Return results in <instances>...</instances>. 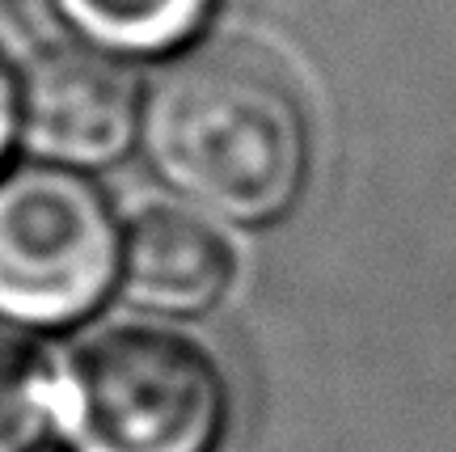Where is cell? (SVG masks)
Masks as SVG:
<instances>
[{
	"mask_svg": "<svg viewBox=\"0 0 456 452\" xmlns=\"http://www.w3.org/2000/svg\"><path fill=\"white\" fill-rule=\"evenodd\" d=\"M140 127L152 169L232 225L283 216L309 169L305 106L283 68L254 47L182 55L152 85Z\"/></svg>",
	"mask_w": 456,
	"mask_h": 452,
	"instance_id": "obj_1",
	"label": "cell"
},
{
	"mask_svg": "<svg viewBox=\"0 0 456 452\" xmlns=\"http://www.w3.org/2000/svg\"><path fill=\"white\" fill-rule=\"evenodd\" d=\"M55 419V359L0 334V452H34Z\"/></svg>",
	"mask_w": 456,
	"mask_h": 452,
	"instance_id": "obj_7",
	"label": "cell"
},
{
	"mask_svg": "<svg viewBox=\"0 0 456 452\" xmlns=\"http://www.w3.org/2000/svg\"><path fill=\"white\" fill-rule=\"evenodd\" d=\"M13 114H17V97H13V77L0 60V157L9 148V136H13Z\"/></svg>",
	"mask_w": 456,
	"mask_h": 452,
	"instance_id": "obj_8",
	"label": "cell"
},
{
	"mask_svg": "<svg viewBox=\"0 0 456 452\" xmlns=\"http://www.w3.org/2000/svg\"><path fill=\"white\" fill-rule=\"evenodd\" d=\"M237 259L208 220L178 208H152L123 233L118 288L135 308L161 317H199L232 284Z\"/></svg>",
	"mask_w": 456,
	"mask_h": 452,
	"instance_id": "obj_5",
	"label": "cell"
},
{
	"mask_svg": "<svg viewBox=\"0 0 456 452\" xmlns=\"http://www.w3.org/2000/svg\"><path fill=\"white\" fill-rule=\"evenodd\" d=\"M140 123L135 81L94 47H51L26 72L21 131L55 165H110Z\"/></svg>",
	"mask_w": 456,
	"mask_h": 452,
	"instance_id": "obj_4",
	"label": "cell"
},
{
	"mask_svg": "<svg viewBox=\"0 0 456 452\" xmlns=\"http://www.w3.org/2000/svg\"><path fill=\"white\" fill-rule=\"evenodd\" d=\"M228 389L208 347L148 322H110L55 359L51 436L64 452H216Z\"/></svg>",
	"mask_w": 456,
	"mask_h": 452,
	"instance_id": "obj_2",
	"label": "cell"
},
{
	"mask_svg": "<svg viewBox=\"0 0 456 452\" xmlns=\"http://www.w3.org/2000/svg\"><path fill=\"white\" fill-rule=\"evenodd\" d=\"M60 13L102 51H165L203 26L212 0H55Z\"/></svg>",
	"mask_w": 456,
	"mask_h": 452,
	"instance_id": "obj_6",
	"label": "cell"
},
{
	"mask_svg": "<svg viewBox=\"0 0 456 452\" xmlns=\"http://www.w3.org/2000/svg\"><path fill=\"white\" fill-rule=\"evenodd\" d=\"M123 233L106 194L72 165L34 161L0 174V322L68 330L118 288Z\"/></svg>",
	"mask_w": 456,
	"mask_h": 452,
	"instance_id": "obj_3",
	"label": "cell"
}]
</instances>
